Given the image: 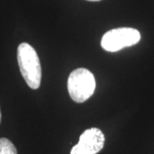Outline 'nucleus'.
I'll list each match as a JSON object with an SVG mask.
<instances>
[{
  "instance_id": "obj_2",
  "label": "nucleus",
  "mask_w": 154,
  "mask_h": 154,
  "mask_svg": "<svg viewBox=\"0 0 154 154\" xmlns=\"http://www.w3.org/2000/svg\"><path fill=\"white\" fill-rule=\"evenodd\" d=\"M96 82L93 73L84 68L72 71L68 79L69 96L76 103H83L94 94Z\"/></svg>"
},
{
  "instance_id": "obj_1",
  "label": "nucleus",
  "mask_w": 154,
  "mask_h": 154,
  "mask_svg": "<svg viewBox=\"0 0 154 154\" xmlns=\"http://www.w3.org/2000/svg\"><path fill=\"white\" fill-rule=\"evenodd\" d=\"M17 61L20 71L28 87L38 89L41 82V65L38 54L33 46L22 43L17 48Z\"/></svg>"
},
{
  "instance_id": "obj_5",
  "label": "nucleus",
  "mask_w": 154,
  "mask_h": 154,
  "mask_svg": "<svg viewBox=\"0 0 154 154\" xmlns=\"http://www.w3.org/2000/svg\"><path fill=\"white\" fill-rule=\"evenodd\" d=\"M0 154H17L14 144L6 138L0 139Z\"/></svg>"
},
{
  "instance_id": "obj_7",
  "label": "nucleus",
  "mask_w": 154,
  "mask_h": 154,
  "mask_svg": "<svg viewBox=\"0 0 154 154\" xmlns=\"http://www.w3.org/2000/svg\"><path fill=\"white\" fill-rule=\"evenodd\" d=\"M0 122H1V110H0Z\"/></svg>"
},
{
  "instance_id": "obj_6",
  "label": "nucleus",
  "mask_w": 154,
  "mask_h": 154,
  "mask_svg": "<svg viewBox=\"0 0 154 154\" xmlns=\"http://www.w3.org/2000/svg\"><path fill=\"white\" fill-rule=\"evenodd\" d=\"M88 1H92V2H98V1H101V0H88Z\"/></svg>"
},
{
  "instance_id": "obj_4",
  "label": "nucleus",
  "mask_w": 154,
  "mask_h": 154,
  "mask_svg": "<svg viewBox=\"0 0 154 154\" xmlns=\"http://www.w3.org/2000/svg\"><path fill=\"white\" fill-rule=\"evenodd\" d=\"M105 135L97 128L85 130L80 136L79 142L72 148L70 154H97L105 144Z\"/></svg>"
},
{
  "instance_id": "obj_3",
  "label": "nucleus",
  "mask_w": 154,
  "mask_h": 154,
  "mask_svg": "<svg viewBox=\"0 0 154 154\" xmlns=\"http://www.w3.org/2000/svg\"><path fill=\"white\" fill-rule=\"evenodd\" d=\"M140 40V33L132 28H119L111 29L104 34L101 39L103 49L115 52L125 47L136 45Z\"/></svg>"
}]
</instances>
